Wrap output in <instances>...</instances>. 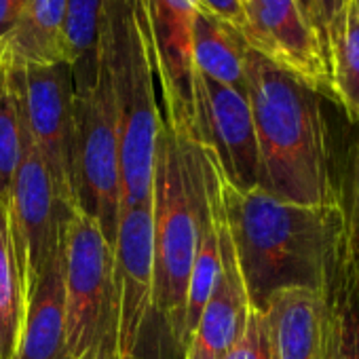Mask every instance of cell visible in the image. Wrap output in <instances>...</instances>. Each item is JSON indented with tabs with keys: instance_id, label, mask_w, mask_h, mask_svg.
Instances as JSON below:
<instances>
[{
	"instance_id": "9a60e30c",
	"label": "cell",
	"mask_w": 359,
	"mask_h": 359,
	"mask_svg": "<svg viewBox=\"0 0 359 359\" xmlns=\"http://www.w3.org/2000/svg\"><path fill=\"white\" fill-rule=\"evenodd\" d=\"M24 311V281L9 229V212L0 199V359H18Z\"/></svg>"
},
{
	"instance_id": "7402d4cb",
	"label": "cell",
	"mask_w": 359,
	"mask_h": 359,
	"mask_svg": "<svg viewBox=\"0 0 359 359\" xmlns=\"http://www.w3.org/2000/svg\"><path fill=\"white\" fill-rule=\"evenodd\" d=\"M346 220V254L359 269V135L353 146V171H351V197L344 208Z\"/></svg>"
},
{
	"instance_id": "6da1fadb",
	"label": "cell",
	"mask_w": 359,
	"mask_h": 359,
	"mask_svg": "<svg viewBox=\"0 0 359 359\" xmlns=\"http://www.w3.org/2000/svg\"><path fill=\"white\" fill-rule=\"evenodd\" d=\"M218 197L250 309L264 313L285 290L330 296L346 258L344 205H300L237 189L218 169Z\"/></svg>"
},
{
	"instance_id": "30bf717a",
	"label": "cell",
	"mask_w": 359,
	"mask_h": 359,
	"mask_svg": "<svg viewBox=\"0 0 359 359\" xmlns=\"http://www.w3.org/2000/svg\"><path fill=\"white\" fill-rule=\"evenodd\" d=\"M203 146H208L224 180L237 189H256L260 163L248 93L201 76Z\"/></svg>"
},
{
	"instance_id": "484cf974",
	"label": "cell",
	"mask_w": 359,
	"mask_h": 359,
	"mask_svg": "<svg viewBox=\"0 0 359 359\" xmlns=\"http://www.w3.org/2000/svg\"><path fill=\"white\" fill-rule=\"evenodd\" d=\"M118 359H150L144 353H127V355H118Z\"/></svg>"
},
{
	"instance_id": "2e32d148",
	"label": "cell",
	"mask_w": 359,
	"mask_h": 359,
	"mask_svg": "<svg viewBox=\"0 0 359 359\" xmlns=\"http://www.w3.org/2000/svg\"><path fill=\"white\" fill-rule=\"evenodd\" d=\"M327 359H359V269L348 254L330 292Z\"/></svg>"
},
{
	"instance_id": "4fadbf2b",
	"label": "cell",
	"mask_w": 359,
	"mask_h": 359,
	"mask_svg": "<svg viewBox=\"0 0 359 359\" xmlns=\"http://www.w3.org/2000/svg\"><path fill=\"white\" fill-rule=\"evenodd\" d=\"M0 43L18 62L68 64L66 0H30L13 32Z\"/></svg>"
},
{
	"instance_id": "ac0fdd59",
	"label": "cell",
	"mask_w": 359,
	"mask_h": 359,
	"mask_svg": "<svg viewBox=\"0 0 359 359\" xmlns=\"http://www.w3.org/2000/svg\"><path fill=\"white\" fill-rule=\"evenodd\" d=\"M205 163V161H203ZM208 182V180H205ZM210 199V193H208ZM220 269H222V258H220V241H218V229H216V220H214V212H212V203H210V214L208 220L203 224L201 231V239H199V248L195 254V262L191 269V279H189V287H187V313H184V340L189 344L191 334L216 287V281L220 277ZM187 351V346H184Z\"/></svg>"
},
{
	"instance_id": "44dd1931",
	"label": "cell",
	"mask_w": 359,
	"mask_h": 359,
	"mask_svg": "<svg viewBox=\"0 0 359 359\" xmlns=\"http://www.w3.org/2000/svg\"><path fill=\"white\" fill-rule=\"evenodd\" d=\"M224 359H275L273 336L266 313L250 309L245 330Z\"/></svg>"
},
{
	"instance_id": "5b68a950",
	"label": "cell",
	"mask_w": 359,
	"mask_h": 359,
	"mask_svg": "<svg viewBox=\"0 0 359 359\" xmlns=\"http://www.w3.org/2000/svg\"><path fill=\"white\" fill-rule=\"evenodd\" d=\"M72 195L74 208L97 220L104 237L114 245L123 212V173L118 121L104 51L89 74L72 76Z\"/></svg>"
},
{
	"instance_id": "d4e9b609",
	"label": "cell",
	"mask_w": 359,
	"mask_h": 359,
	"mask_svg": "<svg viewBox=\"0 0 359 359\" xmlns=\"http://www.w3.org/2000/svg\"><path fill=\"white\" fill-rule=\"evenodd\" d=\"M298 3L302 5V9L306 11V15L313 20V24H315V3H313V0H298ZM317 26V24H315ZM321 34V32H319Z\"/></svg>"
},
{
	"instance_id": "52a82bcc",
	"label": "cell",
	"mask_w": 359,
	"mask_h": 359,
	"mask_svg": "<svg viewBox=\"0 0 359 359\" xmlns=\"http://www.w3.org/2000/svg\"><path fill=\"white\" fill-rule=\"evenodd\" d=\"M9 229L24 281V296L60 254L68 208L60 201L53 180L24 131V154L7 195Z\"/></svg>"
},
{
	"instance_id": "277c9868",
	"label": "cell",
	"mask_w": 359,
	"mask_h": 359,
	"mask_svg": "<svg viewBox=\"0 0 359 359\" xmlns=\"http://www.w3.org/2000/svg\"><path fill=\"white\" fill-rule=\"evenodd\" d=\"M64 359H118L114 250L95 218L70 208L64 222Z\"/></svg>"
},
{
	"instance_id": "d6986e66",
	"label": "cell",
	"mask_w": 359,
	"mask_h": 359,
	"mask_svg": "<svg viewBox=\"0 0 359 359\" xmlns=\"http://www.w3.org/2000/svg\"><path fill=\"white\" fill-rule=\"evenodd\" d=\"M24 154V125L11 81V55L0 43V199L7 201Z\"/></svg>"
},
{
	"instance_id": "603a6c76",
	"label": "cell",
	"mask_w": 359,
	"mask_h": 359,
	"mask_svg": "<svg viewBox=\"0 0 359 359\" xmlns=\"http://www.w3.org/2000/svg\"><path fill=\"white\" fill-rule=\"evenodd\" d=\"M313 3H315L317 30L321 32V36H323V41L327 45V53H330V45L342 32L348 0H313Z\"/></svg>"
},
{
	"instance_id": "8992f818",
	"label": "cell",
	"mask_w": 359,
	"mask_h": 359,
	"mask_svg": "<svg viewBox=\"0 0 359 359\" xmlns=\"http://www.w3.org/2000/svg\"><path fill=\"white\" fill-rule=\"evenodd\" d=\"M7 49V47H5ZM11 55V53H9ZM11 81L24 131L43 158L60 201L74 208V87L68 64H26L11 57Z\"/></svg>"
},
{
	"instance_id": "3957f363",
	"label": "cell",
	"mask_w": 359,
	"mask_h": 359,
	"mask_svg": "<svg viewBox=\"0 0 359 359\" xmlns=\"http://www.w3.org/2000/svg\"><path fill=\"white\" fill-rule=\"evenodd\" d=\"M210 214L203 144L163 127L152 180L154 319L184 359V313L191 269Z\"/></svg>"
},
{
	"instance_id": "8fae6325",
	"label": "cell",
	"mask_w": 359,
	"mask_h": 359,
	"mask_svg": "<svg viewBox=\"0 0 359 359\" xmlns=\"http://www.w3.org/2000/svg\"><path fill=\"white\" fill-rule=\"evenodd\" d=\"M275 359H327L330 296L285 290L266 306Z\"/></svg>"
},
{
	"instance_id": "5bb4252c",
	"label": "cell",
	"mask_w": 359,
	"mask_h": 359,
	"mask_svg": "<svg viewBox=\"0 0 359 359\" xmlns=\"http://www.w3.org/2000/svg\"><path fill=\"white\" fill-rule=\"evenodd\" d=\"M193 55L201 76L248 93L243 41L199 9L193 20Z\"/></svg>"
},
{
	"instance_id": "cb8c5ba5",
	"label": "cell",
	"mask_w": 359,
	"mask_h": 359,
	"mask_svg": "<svg viewBox=\"0 0 359 359\" xmlns=\"http://www.w3.org/2000/svg\"><path fill=\"white\" fill-rule=\"evenodd\" d=\"M28 3L30 0H0V41L13 32Z\"/></svg>"
},
{
	"instance_id": "7c38bea8",
	"label": "cell",
	"mask_w": 359,
	"mask_h": 359,
	"mask_svg": "<svg viewBox=\"0 0 359 359\" xmlns=\"http://www.w3.org/2000/svg\"><path fill=\"white\" fill-rule=\"evenodd\" d=\"M66 283L64 252L49 262L26 298L18 359H64Z\"/></svg>"
},
{
	"instance_id": "ba28073f",
	"label": "cell",
	"mask_w": 359,
	"mask_h": 359,
	"mask_svg": "<svg viewBox=\"0 0 359 359\" xmlns=\"http://www.w3.org/2000/svg\"><path fill=\"white\" fill-rule=\"evenodd\" d=\"M241 41L296 81L332 97L330 53L323 36L298 0H243Z\"/></svg>"
},
{
	"instance_id": "e0dca14e",
	"label": "cell",
	"mask_w": 359,
	"mask_h": 359,
	"mask_svg": "<svg viewBox=\"0 0 359 359\" xmlns=\"http://www.w3.org/2000/svg\"><path fill=\"white\" fill-rule=\"evenodd\" d=\"M332 100L359 123V0H348L340 36L330 45Z\"/></svg>"
},
{
	"instance_id": "ffe728a7",
	"label": "cell",
	"mask_w": 359,
	"mask_h": 359,
	"mask_svg": "<svg viewBox=\"0 0 359 359\" xmlns=\"http://www.w3.org/2000/svg\"><path fill=\"white\" fill-rule=\"evenodd\" d=\"M104 3L106 0H66V45L72 70L97 60Z\"/></svg>"
},
{
	"instance_id": "7a4b0ae2",
	"label": "cell",
	"mask_w": 359,
	"mask_h": 359,
	"mask_svg": "<svg viewBox=\"0 0 359 359\" xmlns=\"http://www.w3.org/2000/svg\"><path fill=\"white\" fill-rule=\"evenodd\" d=\"M245 91L258 144V189L300 205L342 203L321 95L248 47Z\"/></svg>"
},
{
	"instance_id": "9c48e42d",
	"label": "cell",
	"mask_w": 359,
	"mask_h": 359,
	"mask_svg": "<svg viewBox=\"0 0 359 359\" xmlns=\"http://www.w3.org/2000/svg\"><path fill=\"white\" fill-rule=\"evenodd\" d=\"M112 250L118 292V355H127L142 348L154 317L152 197L123 208Z\"/></svg>"
}]
</instances>
